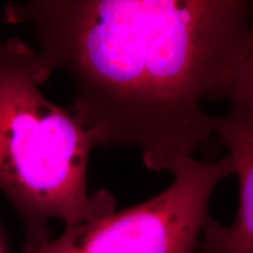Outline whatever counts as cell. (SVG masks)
Instances as JSON below:
<instances>
[{
  "label": "cell",
  "instance_id": "2",
  "mask_svg": "<svg viewBox=\"0 0 253 253\" xmlns=\"http://www.w3.org/2000/svg\"><path fill=\"white\" fill-rule=\"evenodd\" d=\"M52 72L24 41L0 40V189L24 221V253L49 242L53 218L73 226L115 212L108 191L88 194L94 135L41 94Z\"/></svg>",
  "mask_w": 253,
  "mask_h": 253
},
{
  "label": "cell",
  "instance_id": "3",
  "mask_svg": "<svg viewBox=\"0 0 253 253\" xmlns=\"http://www.w3.org/2000/svg\"><path fill=\"white\" fill-rule=\"evenodd\" d=\"M173 182L136 207L78 225L31 253H198L214 189L235 171L231 157L199 162L185 157Z\"/></svg>",
  "mask_w": 253,
  "mask_h": 253
},
{
  "label": "cell",
  "instance_id": "5",
  "mask_svg": "<svg viewBox=\"0 0 253 253\" xmlns=\"http://www.w3.org/2000/svg\"><path fill=\"white\" fill-rule=\"evenodd\" d=\"M226 99L239 104L253 119V38L248 52L216 100Z\"/></svg>",
  "mask_w": 253,
  "mask_h": 253
},
{
  "label": "cell",
  "instance_id": "1",
  "mask_svg": "<svg viewBox=\"0 0 253 253\" xmlns=\"http://www.w3.org/2000/svg\"><path fill=\"white\" fill-rule=\"evenodd\" d=\"M52 69L74 84L72 112L97 145L140 150L171 170L214 134L216 100L253 38L251 0H39L11 2Z\"/></svg>",
  "mask_w": 253,
  "mask_h": 253
},
{
  "label": "cell",
  "instance_id": "4",
  "mask_svg": "<svg viewBox=\"0 0 253 253\" xmlns=\"http://www.w3.org/2000/svg\"><path fill=\"white\" fill-rule=\"evenodd\" d=\"M214 134L229 150L239 181V205L230 225L210 216L205 221L198 253H253V119L239 104L216 116Z\"/></svg>",
  "mask_w": 253,
  "mask_h": 253
},
{
  "label": "cell",
  "instance_id": "6",
  "mask_svg": "<svg viewBox=\"0 0 253 253\" xmlns=\"http://www.w3.org/2000/svg\"><path fill=\"white\" fill-rule=\"evenodd\" d=\"M0 253H1V252H0Z\"/></svg>",
  "mask_w": 253,
  "mask_h": 253
}]
</instances>
